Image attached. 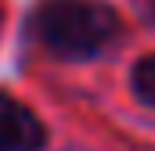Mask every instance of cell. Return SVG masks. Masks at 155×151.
Segmentation results:
<instances>
[{"label": "cell", "instance_id": "3957f363", "mask_svg": "<svg viewBox=\"0 0 155 151\" xmlns=\"http://www.w3.org/2000/svg\"><path fill=\"white\" fill-rule=\"evenodd\" d=\"M134 94L144 101V104H155V54L141 58L134 65Z\"/></svg>", "mask_w": 155, "mask_h": 151}, {"label": "cell", "instance_id": "7a4b0ae2", "mask_svg": "<svg viewBox=\"0 0 155 151\" xmlns=\"http://www.w3.org/2000/svg\"><path fill=\"white\" fill-rule=\"evenodd\" d=\"M47 130L11 94H0V151H40Z\"/></svg>", "mask_w": 155, "mask_h": 151}, {"label": "cell", "instance_id": "277c9868", "mask_svg": "<svg viewBox=\"0 0 155 151\" xmlns=\"http://www.w3.org/2000/svg\"><path fill=\"white\" fill-rule=\"evenodd\" d=\"M152 7H155V0H152Z\"/></svg>", "mask_w": 155, "mask_h": 151}, {"label": "cell", "instance_id": "6da1fadb", "mask_svg": "<svg viewBox=\"0 0 155 151\" xmlns=\"http://www.w3.org/2000/svg\"><path fill=\"white\" fill-rule=\"evenodd\" d=\"M119 33V14L97 0H47L33 14V36L54 58H90Z\"/></svg>", "mask_w": 155, "mask_h": 151}]
</instances>
